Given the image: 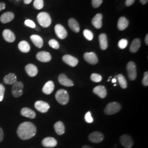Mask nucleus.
<instances>
[{"instance_id":"1","label":"nucleus","mask_w":148,"mask_h":148,"mask_svg":"<svg viewBox=\"0 0 148 148\" xmlns=\"http://www.w3.org/2000/svg\"><path fill=\"white\" fill-rule=\"evenodd\" d=\"M37 131L36 126L30 122L21 123L17 129V134L22 140H27L34 137Z\"/></svg>"},{"instance_id":"2","label":"nucleus","mask_w":148,"mask_h":148,"mask_svg":"<svg viewBox=\"0 0 148 148\" xmlns=\"http://www.w3.org/2000/svg\"><path fill=\"white\" fill-rule=\"evenodd\" d=\"M37 21L39 24L43 27H48L52 23V19L49 14L47 12H41L37 16Z\"/></svg>"},{"instance_id":"3","label":"nucleus","mask_w":148,"mask_h":148,"mask_svg":"<svg viewBox=\"0 0 148 148\" xmlns=\"http://www.w3.org/2000/svg\"><path fill=\"white\" fill-rule=\"evenodd\" d=\"M56 99L62 105H66L69 101V95L68 92L65 90H59L56 93Z\"/></svg>"},{"instance_id":"4","label":"nucleus","mask_w":148,"mask_h":148,"mask_svg":"<svg viewBox=\"0 0 148 148\" xmlns=\"http://www.w3.org/2000/svg\"><path fill=\"white\" fill-rule=\"evenodd\" d=\"M121 106L117 102H111L106 106L104 112L106 115H114L120 111Z\"/></svg>"},{"instance_id":"5","label":"nucleus","mask_w":148,"mask_h":148,"mask_svg":"<svg viewBox=\"0 0 148 148\" xmlns=\"http://www.w3.org/2000/svg\"><path fill=\"white\" fill-rule=\"evenodd\" d=\"M24 85L21 81H16L12 86V93L13 97L18 98L21 97L23 93Z\"/></svg>"},{"instance_id":"6","label":"nucleus","mask_w":148,"mask_h":148,"mask_svg":"<svg viewBox=\"0 0 148 148\" xmlns=\"http://www.w3.org/2000/svg\"><path fill=\"white\" fill-rule=\"evenodd\" d=\"M128 76L130 79L134 81L137 77V68L135 63L133 62H130L127 65Z\"/></svg>"},{"instance_id":"7","label":"nucleus","mask_w":148,"mask_h":148,"mask_svg":"<svg viewBox=\"0 0 148 148\" xmlns=\"http://www.w3.org/2000/svg\"><path fill=\"white\" fill-rule=\"evenodd\" d=\"M55 32L58 38L61 40L65 39L68 36V32L60 24H57L54 27Z\"/></svg>"},{"instance_id":"8","label":"nucleus","mask_w":148,"mask_h":148,"mask_svg":"<svg viewBox=\"0 0 148 148\" xmlns=\"http://www.w3.org/2000/svg\"><path fill=\"white\" fill-rule=\"evenodd\" d=\"M35 107L37 110L42 113L47 112L49 110L50 106L47 103L42 101H38L35 103Z\"/></svg>"},{"instance_id":"9","label":"nucleus","mask_w":148,"mask_h":148,"mask_svg":"<svg viewBox=\"0 0 148 148\" xmlns=\"http://www.w3.org/2000/svg\"><path fill=\"white\" fill-rule=\"evenodd\" d=\"M120 142L121 143L123 147L126 148H131L132 147L133 145V142L132 139L127 134H123L120 137Z\"/></svg>"},{"instance_id":"10","label":"nucleus","mask_w":148,"mask_h":148,"mask_svg":"<svg viewBox=\"0 0 148 148\" xmlns=\"http://www.w3.org/2000/svg\"><path fill=\"white\" fill-rule=\"evenodd\" d=\"M88 138L93 143H99L103 140L104 135L99 132H94L90 134Z\"/></svg>"},{"instance_id":"11","label":"nucleus","mask_w":148,"mask_h":148,"mask_svg":"<svg viewBox=\"0 0 148 148\" xmlns=\"http://www.w3.org/2000/svg\"><path fill=\"white\" fill-rule=\"evenodd\" d=\"M36 58L40 62L43 63H47L52 59V57L50 53L45 51H41L37 53Z\"/></svg>"},{"instance_id":"12","label":"nucleus","mask_w":148,"mask_h":148,"mask_svg":"<svg viewBox=\"0 0 148 148\" xmlns=\"http://www.w3.org/2000/svg\"><path fill=\"white\" fill-rule=\"evenodd\" d=\"M62 59L65 63L67 64L71 67L76 66L79 63V60L77 59L69 54L64 55Z\"/></svg>"},{"instance_id":"13","label":"nucleus","mask_w":148,"mask_h":148,"mask_svg":"<svg viewBox=\"0 0 148 148\" xmlns=\"http://www.w3.org/2000/svg\"><path fill=\"white\" fill-rule=\"evenodd\" d=\"M84 57L85 60L90 64L95 65L98 62V58L95 53L94 52L85 53Z\"/></svg>"},{"instance_id":"14","label":"nucleus","mask_w":148,"mask_h":148,"mask_svg":"<svg viewBox=\"0 0 148 148\" xmlns=\"http://www.w3.org/2000/svg\"><path fill=\"white\" fill-rule=\"evenodd\" d=\"M42 144L46 148H54L57 146V141L54 138L46 137L43 139Z\"/></svg>"},{"instance_id":"15","label":"nucleus","mask_w":148,"mask_h":148,"mask_svg":"<svg viewBox=\"0 0 148 148\" xmlns=\"http://www.w3.org/2000/svg\"><path fill=\"white\" fill-rule=\"evenodd\" d=\"M58 81L61 85L66 87H71L74 85L73 81L68 79L65 74H61L59 75Z\"/></svg>"},{"instance_id":"16","label":"nucleus","mask_w":148,"mask_h":148,"mask_svg":"<svg viewBox=\"0 0 148 148\" xmlns=\"http://www.w3.org/2000/svg\"><path fill=\"white\" fill-rule=\"evenodd\" d=\"M2 35L4 39L7 42H13L16 40L15 35L13 32L9 29L4 30L2 32Z\"/></svg>"},{"instance_id":"17","label":"nucleus","mask_w":148,"mask_h":148,"mask_svg":"<svg viewBox=\"0 0 148 148\" xmlns=\"http://www.w3.org/2000/svg\"><path fill=\"white\" fill-rule=\"evenodd\" d=\"M14 18V14L11 12H7L2 14L0 17V21L2 23L5 24L11 22Z\"/></svg>"},{"instance_id":"18","label":"nucleus","mask_w":148,"mask_h":148,"mask_svg":"<svg viewBox=\"0 0 148 148\" xmlns=\"http://www.w3.org/2000/svg\"><path fill=\"white\" fill-rule=\"evenodd\" d=\"M95 95H98L101 98H104L107 95V90L104 86H98L93 90Z\"/></svg>"},{"instance_id":"19","label":"nucleus","mask_w":148,"mask_h":148,"mask_svg":"<svg viewBox=\"0 0 148 148\" xmlns=\"http://www.w3.org/2000/svg\"><path fill=\"white\" fill-rule=\"evenodd\" d=\"M25 69L27 75L30 77H35L38 73L37 67L32 64H29L27 65Z\"/></svg>"},{"instance_id":"20","label":"nucleus","mask_w":148,"mask_h":148,"mask_svg":"<svg viewBox=\"0 0 148 148\" xmlns=\"http://www.w3.org/2000/svg\"><path fill=\"white\" fill-rule=\"evenodd\" d=\"M21 114L23 116L28 117L30 119H35L36 117V113L35 111L28 108H23L21 109Z\"/></svg>"},{"instance_id":"21","label":"nucleus","mask_w":148,"mask_h":148,"mask_svg":"<svg viewBox=\"0 0 148 148\" xmlns=\"http://www.w3.org/2000/svg\"><path fill=\"white\" fill-rule=\"evenodd\" d=\"M54 89V84L53 81H49L44 85L42 88V92L46 95H50L53 92Z\"/></svg>"},{"instance_id":"22","label":"nucleus","mask_w":148,"mask_h":148,"mask_svg":"<svg viewBox=\"0 0 148 148\" xmlns=\"http://www.w3.org/2000/svg\"><path fill=\"white\" fill-rule=\"evenodd\" d=\"M102 19L103 16L101 14L98 13L96 14L93 18L92 23L93 26L97 29H101L102 27Z\"/></svg>"},{"instance_id":"23","label":"nucleus","mask_w":148,"mask_h":148,"mask_svg":"<svg viewBox=\"0 0 148 148\" xmlns=\"http://www.w3.org/2000/svg\"><path fill=\"white\" fill-rule=\"evenodd\" d=\"M3 81L5 84L7 85H13L17 81V78L16 74L10 73L7 75L3 78Z\"/></svg>"},{"instance_id":"24","label":"nucleus","mask_w":148,"mask_h":148,"mask_svg":"<svg viewBox=\"0 0 148 148\" xmlns=\"http://www.w3.org/2000/svg\"><path fill=\"white\" fill-rule=\"evenodd\" d=\"M30 38L32 42L37 48H41L42 47L43 41L42 38L41 36L37 35H32L30 36Z\"/></svg>"},{"instance_id":"25","label":"nucleus","mask_w":148,"mask_h":148,"mask_svg":"<svg viewBox=\"0 0 148 148\" xmlns=\"http://www.w3.org/2000/svg\"><path fill=\"white\" fill-rule=\"evenodd\" d=\"M128 25H129V21L125 17L121 16L119 18L118 21V23H117V27L121 31L124 30L127 28Z\"/></svg>"},{"instance_id":"26","label":"nucleus","mask_w":148,"mask_h":148,"mask_svg":"<svg viewBox=\"0 0 148 148\" xmlns=\"http://www.w3.org/2000/svg\"><path fill=\"white\" fill-rule=\"evenodd\" d=\"M54 128L56 132L58 135H63L65 133V126L62 121L57 122L54 125Z\"/></svg>"},{"instance_id":"27","label":"nucleus","mask_w":148,"mask_h":148,"mask_svg":"<svg viewBox=\"0 0 148 148\" xmlns=\"http://www.w3.org/2000/svg\"><path fill=\"white\" fill-rule=\"evenodd\" d=\"M100 47L102 50H106L108 48L107 36L105 34H101L99 36Z\"/></svg>"},{"instance_id":"28","label":"nucleus","mask_w":148,"mask_h":148,"mask_svg":"<svg viewBox=\"0 0 148 148\" xmlns=\"http://www.w3.org/2000/svg\"><path fill=\"white\" fill-rule=\"evenodd\" d=\"M18 48L23 53H27L30 50V46L26 41H21L18 44Z\"/></svg>"},{"instance_id":"29","label":"nucleus","mask_w":148,"mask_h":148,"mask_svg":"<svg viewBox=\"0 0 148 148\" xmlns=\"http://www.w3.org/2000/svg\"><path fill=\"white\" fill-rule=\"evenodd\" d=\"M70 28L75 32H79V25L78 22L76 21L74 18L69 19L68 21Z\"/></svg>"},{"instance_id":"30","label":"nucleus","mask_w":148,"mask_h":148,"mask_svg":"<svg viewBox=\"0 0 148 148\" xmlns=\"http://www.w3.org/2000/svg\"><path fill=\"white\" fill-rule=\"evenodd\" d=\"M141 42L139 38H136L132 41L130 46V51L132 53L137 52L140 47Z\"/></svg>"},{"instance_id":"31","label":"nucleus","mask_w":148,"mask_h":148,"mask_svg":"<svg viewBox=\"0 0 148 148\" xmlns=\"http://www.w3.org/2000/svg\"><path fill=\"white\" fill-rule=\"evenodd\" d=\"M116 77L122 88L123 89H126L127 87V82L123 75H122V74H119L118 75H117Z\"/></svg>"},{"instance_id":"32","label":"nucleus","mask_w":148,"mask_h":148,"mask_svg":"<svg viewBox=\"0 0 148 148\" xmlns=\"http://www.w3.org/2000/svg\"><path fill=\"white\" fill-rule=\"evenodd\" d=\"M34 6L37 10H41L44 6L43 0H35L34 2Z\"/></svg>"},{"instance_id":"33","label":"nucleus","mask_w":148,"mask_h":148,"mask_svg":"<svg viewBox=\"0 0 148 148\" xmlns=\"http://www.w3.org/2000/svg\"><path fill=\"white\" fill-rule=\"evenodd\" d=\"M84 35L85 38L87 40H88V41H92L93 38V36H94L92 32L90 31L89 30H87V29H86L84 31Z\"/></svg>"},{"instance_id":"34","label":"nucleus","mask_w":148,"mask_h":148,"mask_svg":"<svg viewBox=\"0 0 148 148\" xmlns=\"http://www.w3.org/2000/svg\"><path fill=\"white\" fill-rule=\"evenodd\" d=\"M90 79L95 82H99L102 80V77L99 74L93 73L90 76Z\"/></svg>"},{"instance_id":"35","label":"nucleus","mask_w":148,"mask_h":148,"mask_svg":"<svg viewBox=\"0 0 148 148\" xmlns=\"http://www.w3.org/2000/svg\"><path fill=\"white\" fill-rule=\"evenodd\" d=\"M48 44L50 47L53 48L54 49H57L59 48V44L58 42L54 39H51V40H49L48 42Z\"/></svg>"},{"instance_id":"36","label":"nucleus","mask_w":148,"mask_h":148,"mask_svg":"<svg viewBox=\"0 0 148 148\" xmlns=\"http://www.w3.org/2000/svg\"><path fill=\"white\" fill-rule=\"evenodd\" d=\"M127 45H128V41L126 39H124V38L120 40L119 42V43H118L119 47L120 48V49H122L126 48V47L127 46Z\"/></svg>"},{"instance_id":"37","label":"nucleus","mask_w":148,"mask_h":148,"mask_svg":"<svg viewBox=\"0 0 148 148\" xmlns=\"http://www.w3.org/2000/svg\"><path fill=\"white\" fill-rule=\"evenodd\" d=\"M85 121L87 122L88 123H92L93 122V119L91 115V113L90 111H88L85 116Z\"/></svg>"},{"instance_id":"38","label":"nucleus","mask_w":148,"mask_h":148,"mask_svg":"<svg viewBox=\"0 0 148 148\" xmlns=\"http://www.w3.org/2000/svg\"><path fill=\"white\" fill-rule=\"evenodd\" d=\"M5 92V87L2 84H0V102L3 101Z\"/></svg>"},{"instance_id":"39","label":"nucleus","mask_w":148,"mask_h":148,"mask_svg":"<svg viewBox=\"0 0 148 148\" xmlns=\"http://www.w3.org/2000/svg\"><path fill=\"white\" fill-rule=\"evenodd\" d=\"M24 24L27 27H30L32 28H35V27H36V25H35V23L30 19L26 20L24 22Z\"/></svg>"},{"instance_id":"40","label":"nucleus","mask_w":148,"mask_h":148,"mask_svg":"<svg viewBox=\"0 0 148 148\" xmlns=\"http://www.w3.org/2000/svg\"><path fill=\"white\" fill-rule=\"evenodd\" d=\"M103 2V0H92V4L93 7L98 8L101 6Z\"/></svg>"},{"instance_id":"41","label":"nucleus","mask_w":148,"mask_h":148,"mask_svg":"<svg viewBox=\"0 0 148 148\" xmlns=\"http://www.w3.org/2000/svg\"><path fill=\"white\" fill-rule=\"evenodd\" d=\"M143 85L144 86H148V71H146L144 74V77L142 81Z\"/></svg>"},{"instance_id":"42","label":"nucleus","mask_w":148,"mask_h":148,"mask_svg":"<svg viewBox=\"0 0 148 148\" xmlns=\"http://www.w3.org/2000/svg\"><path fill=\"white\" fill-rule=\"evenodd\" d=\"M3 138H4V133L2 128L0 127V143L3 141Z\"/></svg>"},{"instance_id":"43","label":"nucleus","mask_w":148,"mask_h":148,"mask_svg":"<svg viewBox=\"0 0 148 148\" xmlns=\"http://www.w3.org/2000/svg\"><path fill=\"white\" fill-rule=\"evenodd\" d=\"M134 1H135V0H126V3H125L126 5V6H131L134 3Z\"/></svg>"},{"instance_id":"44","label":"nucleus","mask_w":148,"mask_h":148,"mask_svg":"<svg viewBox=\"0 0 148 148\" xmlns=\"http://www.w3.org/2000/svg\"><path fill=\"white\" fill-rule=\"evenodd\" d=\"M5 4L3 2H0V12L5 10Z\"/></svg>"},{"instance_id":"45","label":"nucleus","mask_w":148,"mask_h":148,"mask_svg":"<svg viewBox=\"0 0 148 148\" xmlns=\"http://www.w3.org/2000/svg\"><path fill=\"white\" fill-rule=\"evenodd\" d=\"M32 0H24V2L25 4L28 5V4H30L32 2Z\"/></svg>"},{"instance_id":"46","label":"nucleus","mask_w":148,"mask_h":148,"mask_svg":"<svg viewBox=\"0 0 148 148\" xmlns=\"http://www.w3.org/2000/svg\"><path fill=\"white\" fill-rule=\"evenodd\" d=\"M148 0H140V3L142 4V5H145L146 4L147 2H148Z\"/></svg>"},{"instance_id":"47","label":"nucleus","mask_w":148,"mask_h":148,"mask_svg":"<svg viewBox=\"0 0 148 148\" xmlns=\"http://www.w3.org/2000/svg\"><path fill=\"white\" fill-rule=\"evenodd\" d=\"M145 42L147 45H148V34H147L146 35V37H145Z\"/></svg>"},{"instance_id":"48","label":"nucleus","mask_w":148,"mask_h":148,"mask_svg":"<svg viewBox=\"0 0 148 148\" xmlns=\"http://www.w3.org/2000/svg\"><path fill=\"white\" fill-rule=\"evenodd\" d=\"M82 148H93L88 145H84Z\"/></svg>"},{"instance_id":"49","label":"nucleus","mask_w":148,"mask_h":148,"mask_svg":"<svg viewBox=\"0 0 148 148\" xmlns=\"http://www.w3.org/2000/svg\"><path fill=\"white\" fill-rule=\"evenodd\" d=\"M116 79L115 78L112 79V83H116Z\"/></svg>"},{"instance_id":"50","label":"nucleus","mask_w":148,"mask_h":148,"mask_svg":"<svg viewBox=\"0 0 148 148\" xmlns=\"http://www.w3.org/2000/svg\"><path fill=\"white\" fill-rule=\"evenodd\" d=\"M16 1H20V0H16Z\"/></svg>"}]
</instances>
